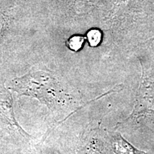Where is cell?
<instances>
[{
	"label": "cell",
	"instance_id": "cell-2",
	"mask_svg": "<svg viewBox=\"0 0 154 154\" xmlns=\"http://www.w3.org/2000/svg\"><path fill=\"white\" fill-rule=\"evenodd\" d=\"M111 146L115 154H147L134 147L125 140L121 134H117V136L113 138Z\"/></svg>",
	"mask_w": 154,
	"mask_h": 154
},
{
	"label": "cell",
	"instance_id": "cell-4",
	"mask_svg": "<svg viewBox=\"0 0 154 154\" xmlns=\"http://www.w3.org/2000/svg\"><path fill=\"white\" fill-rule=\"evenodd\" d=\"M85 38L81 36H72L68 42V46L73 51H78L82 48V46L84 43Z\"/></svg>",
	"mask_w": 154,
	"mask_h": 154
},
{
	"label": "cell",
	"instance_id": "cell-1",
	"mask_svg": "<svg viewBox=\"0 0 154 154\" xmlns=\"http://www.w3.org/2000/svg\"><path fill=\"white\" fill-rule=\"evenodd\" d=\"M46 74H33L21 79L18 83L17 91L32 95L37 98L44 97L48 89V84Z\"/></svg>",
	"mask_w": 154,
	"mask_h": 154
},
{
	"label": "cell",
	"instance_id": "cell-3",
	"mask_svg": "<svg viewBox=\"0 0 154 154\" xmlns=\"http://www.w3.org/2000/svg\"><path fill=\"white\" fill-rule=\"evenodd\" d=\"M87 38L89 44L92 47H96L101 42V33L98 29H91L88 32Z\"/></svg>",
	"mask_w": 154,
	"mask_h": 154
}]
</instances>
